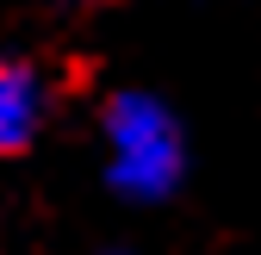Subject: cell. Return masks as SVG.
Here are the masks:
<instances>
[{"instance_id": "1", "label": "cell", "mask_w": 261, "mask_h": 255, "mask_svg": "<svg viewBox=\"0 0 261 255\" xmlns=\"http://www.w3.org/2000/svg\"><path fill=\"white\" fill-rule=\"evenodd\" d=\"M100 181L124 206H168L187 181V124L155 87H118L100 106Z\"/></svg>"}, {"instance_id": "2", "label": "cell", "mask_w": 261, "mask_h": 255, "mask_svg": "<svg viewBox=\"0 0 261 255\" xmlns=\"http://www.w3.org/2000/svg\"><path fill=\"white\" fill-rule=\"evenodd\" d=\"M56 118V81L38 56L0 50V162L25 156Z\"/></svg>"}, {"instance_id": "3", "label": "cell", "mask_w": 261, "mask_h": 255, "mask_svg": "<svg viewBox=\"0 0 261 255\" xmlns=\"http://www.w3.org/2000/svg\"><path fill=\"white\" fill-rule=\"evenodd\" d=\"M100 255H137V249H100Z\"/></svg>"}]
</instances>
